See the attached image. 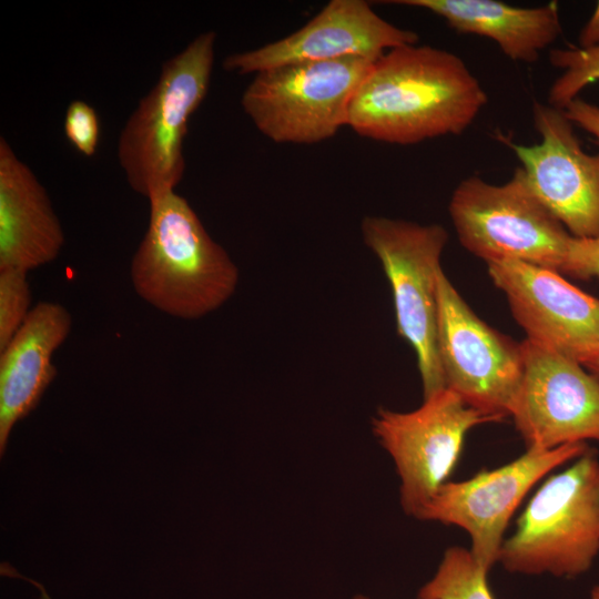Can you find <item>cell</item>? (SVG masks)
<instances>
[{"label":"cell","instance_id":"5b68a950","mask_svg":"<svg viewBox=\"0 0 599 599\" xmlns=\"http://www.w3.org/2000/svg\"><path fill=\"white\" fill-rule=\"evenodd\" d=\"M361 231L389 282L397 333L416 354L427 398L446 388L437 345V276L448 233L439 224L385 216H366Z\"/></svg>","mask_w":599,"mask_h":599},{"label":"cell","instance_id":"e0dca14e","mask_svg":"<svg viewBox=\"0 0 599 599\" xmlns=\"http://www.w3.org/2000/svg\"><path fill=\"white\" fill-rule=\"evenodd\" d=\"M427 10L459 33L493 40L509 59L531 63L561 33L556 1L541 7L521 8L497 0H394Z\"/></svg>","mask_w":599,"mask_h":599},{"label":"cell","instance_id":"8992f818","mask_svg":"<svg viewBox=\"0 0 599 599\" xmlns=\"http://www.w3.org/2000/svg\"><path fill=\"white\" fill-rule=\"evenodd\" d=\"M448 212L460 244L486 263L514 260L561 273L571 235L532 194L521 167L499 185L476 175L460 181Z\"/></svg>","mask_w":599,"mask_h":599},{"label":"cell","instance_id":"8fae6325","mask_svg":"<svg viewBox=\"0 0 599 599\" xmlns=\"http://www.w3.org/2000/svg\"><path fill=\"white\" fill-rule=\"evenodd\" d=\"M510 416L527 448L599 441V378L579 362L529 339Z\"/></svg>","mask_w":599,"mask_h":599},{"label":"cell","instance_id":"ba28073f","mask_svg":"<svg viewBox=\"0 0 599 599\" xmlns=\"http://www.w3.org/2000/svg\"><path fill=\"white\" fill-rule=\"evenodd\" d=\"M499 422L467 405L449 388L424 398L410 412L379 408L372 418V430L395 465L405 514L416 517L448 481L470 429Z\"/></svg>","mask_w":599,"mask_h":599},{"label":"cell","instance_id":"9a60e30c","mask_svg":"<svg viewBox=\"0 0 599 599\" xmlns=\"http://www.w3.org/2000/svg\"><path fill=\"white\" fill-rule=\"evenodd\" d=\"M72 317L57 302L32 307L22 326L0 351V455L18 422L33 412L58 370L54 352L70 334Z\"/></svg>","mask_w":599,"mask_h":599},{"label":"cell","instance_id":"7a4b0ae2","mask_svg":"<svg viewBox=\"0 0 599 599\" xmlns=\"http://www.w3.org/2000/svg\"><path fill=\"white\" fill-rule=\"evenodd\" d=\"M149 202L148 229L130 266L136 294L181 319L216 311L236 291V264L183 196L166 191Z\"/></svg>","mask_w":599,"mask_h":599},{"label":"cell","instance_id":"5bb4252c","mask_svg":"<svg viewBox=\"0 0 599 599\" xmlns=\"http://www.w3.org/2000/svg\"><path fill=\"white\" fill-rule=\"evenodd\" d=\"M418 34L379 17L364 0H332L292 34L263 47L233 53L223 68L238 74L297 62L347 58L378 60L388 50L416 44Z\"/></svg>","mask_w":599,"mask_h":599},{"label":"cell","instance_id":"603a6c76","mask_svg":"<svg viewBox=\"0 0 599 599\" xmlns=\"http://www.w3.org/2000/svg\"><path fill=\"white\" fill-rule=\"evenodd\" d=\"M566 116L596 138L599 143V106L580 98L571 101L565 109Z\"/></svg>","mask_w":599,"mask_h":599},{"label":"cell","instance_id":"44dd1931","mask_svg":"<svg viewBox=\"0 0 599 599\" xmlns=\"http://www.w3.org/2000/svg\"><path fill=\"white\" fill-rule=\"evenodd\" d=\"M64 134L69 142L84 156L95 154L100 124L95 110L84 101H72L64 116Z\"/></svg>","mask_w":599,"mask_h":599},{"label":"cell","instance_id":"ffe728a7","mask_svg":"<svg viewBox=\"0 0 599 599\" xmlns=\"http://www.w3.org/2000/svg\"><path fill=\"white\" fill-rule=\"evenodd\" d=\"M27 272L0 270V351L12 339L32 307Z\"/></svg>","mask_w":599,"mask_h":599},{"label":"cell","instance_id":"cb8c5ba5","mask_svg":"<svg viewBox=\"0 0 599 599\" xmlns=\"http://www.w3.org/2000/svg\"><path fill=\"white\" fill-rule=\"evenodd\" d=\"M579 44L581 48H590L599 44V1L579 34Z\"/></svg>","mask_w":599,"mask_h":599},{"label":"cell","instance_id":"3957f363","mask_svg":"<svg viewBox=\"0 0 599 599\" xmlns=\"http://www.w3.org/2000/svg\"><path fill=\"white\" fill-rule=\"evenodd\" d=\"M215 40L214 31L202 32L169 58L120 133L119 164L130 187L148 200L183 179L187 122L207 94Z\"/></svg>","mask_w":599,"mask_h":599},{"label":"cell","instance_id":"d4e9b609","mask_svg":"<svg viewBox=\"0 0 599 599\" xmlns=\"http://www.w3.org/2000/svg\"><path fill=\"white\" fill-rule=\"evenodd\" d=\"M586 369L599 378V346L596 352L583 364Z\"/></svg>","mask_w":599,"mask_h":599},{"label":"cell","instance_id":"7c38bea8","mask_svg":"<svg viewBox=\"0 0 599 599\" xmlns=\"http://www.w3.org/2000/svg\"><path fill=\"white\" fill-rule=\"evenodd\" d=\"M532 119L539 143L506 142L530 191L571 236L599 237V152L583 151L564 110L536 101Z\"/></svg>","mask_w":599,"mask_h":599},{"label":"cell","instance_id":"30bf717a","mask_svg":"<svg viewBox=\"0 0 599 599\" xmlns=\"http://www.w3.org/2000/svg\"><path fill=\"white\" fill-rule=\"evenodd\" d=\"M437 345L446 388L502 422L510 416L524 374L521 343L481 321L443 268L437 276Z\"/></svg>","mask_w":599,"mask_h":599},{"label":"cell","instance_id":"ac0fdd59","mask_svg":"<svg viewBox=\"0 0 599 599\" xmlns=\"http://www.w3.org/2000/svg\"><path fill=\"white\" fill-rule=\"evenodd\" d=\"M488 572L469 549L450 547L435 575L418 590L417 599H495Z\"/></svg>","mask_w":599,"mask_h":599},{"label":"cell","instance_id":"6da1fadb","mask_svg":"<svg viewBox=\"0 0 599 599\" xmlns=\"http://www.w3.org/2000/svg\"><path fill=\"white\" fill-rule=\"evenodd\" d=\"M487 101L461 58L405 44L374 62L352 100L347 126L366 139L410 145L461 134Z\"/></svg>","mask_w":599,"mask_h":599},{"label":"cell","instance_id":"4316f807","mask_svg":"<svg viewBox=\"0 0 599 599\" xmlns=\"http://www.w3.org/2000/svg\"><path fill=\"white\" fill-rule=\"evenodd\" d=\"M353 599H369V598H367V597H365L363 595H357Z\"/></svg>","mask_w":599,"mask_h":599},{"label":"cell","instance_id":"277c9868","mask_svg":"<svg viewBox=\"0 0 599 599\" xmlns=\"http://www.w3.org/2000/svg\"><path fill=\"white\" fill-rule=\"evenodd\" d=\"M599 555V459L590 449L550 475L504 540L499 564L511 573L576 578Z\"/></svg>","mask_w":599,"mask_h":599},{"label":"cell","instance_id":"7402d4cb","mask_svg":"<svg viewBox=\"0 0 599 599\" xmlns=\"http://www.w3.org/2000/svg\"><path fill=\"white\" fill-rule=\"evenodd\" d=\"M561 273L579 280L599 281V237L571 236Z\"/></svg>","mask_w":599,"mask_h":599},{"label":"cell","instance_id":"4fadbf2b","mask_svg":"<svg viewBox=\"0 0 599 599\" xmlns=\"http://www.w3.org/2000/svg\"><path fill=\"white\" fill-rule=\"evenodd\" d=\"M487 268L527 339L581 365L596 352L599 298L550 268L514 260L488 262Z\"/></svg>","mask_w":599,"mask_h":599},{"label":"cell","instance_id":"52a82bcc","mask_svg":"<svg viewBox=\"0 0 599 599\" xmlns=\"http://www.w3.org/2000/svg\"><path fill=\"white\" fill-rule=\"evenodd\" d=\"M373 64L347 58L274 67L255 74L241 105L275 143H318L347 125L352 100Z\"/></svg>","mask_w":599,"mask_h":599},{"label":"cell","instance_id":"9c48e42d","mask_svg":"<svg viewBox=\"0 0 599 599\" xmlns=\"http://www.w3.org/2000/svg\"><path fill=\"white\" fill-rule=\"evenodd\" d=\"M590 449L587 443L527 448L506 465L445 483L415 518L464 529L470 537L471 555L490 570L499 561L505 531L526 495L550 471Z\"/></svg>","mask_w":599,"mask_h":599},{"label":"cell","instance_id":"2e32d148","mask_svg":"<svg viewBox=\"0 0 599 599\" xmlns=\"http://www.w3.org/2000/svg\"><path fill=\"white\" fill-rule=\"evenodd\" d=\"M64 233L50 197L9 142L0 139V270L23 272L54 261Z\"/></svg>","mask_w":599,"mask_h":599},{"label":"cell","instance_id":"484cf974","mask_svg":"<svg viewBox=\"0 0 599 599\" xmlns=\"http://www.w3.org/2000/svg\"><path fill=\"white\" fill-rule=\"evenodd\" d=\"M590 599H599V585L595 586L590 591Z\"/></svg>","mask_w":599,"mask_h":599},{"label":"cell","instance_id":"d6986e66","mask_svg":"<svg viewBox=\"0 0 599 599\" xmlns=\"http://www.w3.org/2000/svg\"><path fill=\"white\" fill-rule=\"evenodd\" d=\"M550 63L562 70L548 92V104L564 110L589 84L599 81V44L590 48L554 49Z\"/></svg>","mask_w":599,"mask_h":599}]
</instances>
